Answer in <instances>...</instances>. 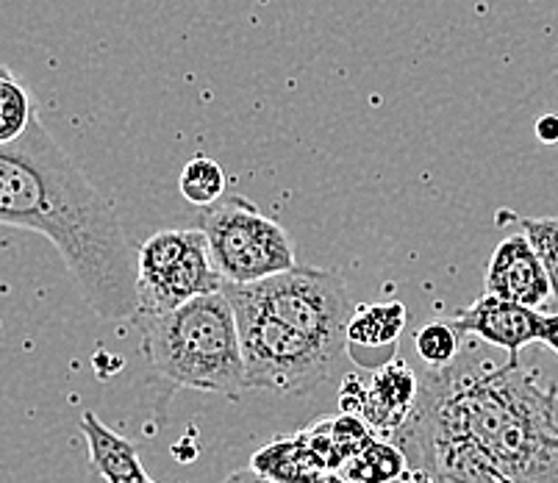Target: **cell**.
I'll use <instances>...</instances> for the list:
<instances>
[{
	"instance_id": "1",
	"label": "cell",
	"mask_w": 558,
	"mask_h": 483,
	"mask_svg": "<svg viewBox=\"0 0 558 483\" xmlns=\"http://www.w3.org/2000/svg\"><path fill=\"white\" fill-rule=\"evenodd\" d=\"M387 439L411 483H558V384L520 359H456L420 373L414 411Z\"/></svg>"
},
{
	"instance_id": "2",
	"label": "cell",
	"mask_w": 558,
	"mask_h": 483,
	"mask_svg": "<svg viewBox=\"0 0 558 483\" xmlns=\"http://www.w3.org/2000/svg\"><path fill=\"white\" fill-rule=\"evenodd\" d=\"M0 226L48 239L100 319L134 317L136 251L114 203L64 154L39 114L20 140L0 145Z\"/></svg>"
},
{
	"instance_id": "3",
	"label": "cell",
	"mask_w": 558,
	"mask_h": 483,
	"mask_svg": "<svg viewBox=\"0 0 558 483\" xmlns=\"http://www.w3.org/2000/svg\"><path fill=\"white\" fill-rule=\"evenodd\" d=\"M150 367L172 386L240 400L245 386L240 323L226 289L197 294L165 314H134Z\"/></svg>"
},
{
	"instance_id": "4",
	"label": "cell",
	"mask_w": 558,
	"mask_h": 483,
	"mask_svg": "<svg viewBox=\"0 0 558 483\" xmlns=\"http://www.w3.org/2000/svg\"><path fill=\"white\" fill-rule=\"evenodd\" d=\"M233 303L258 309L292 325L319 345L348 353V319L353 314L348 283L339 269L292 267L253 283H222Z\"/></svg>"
},
{
	"instance_id": "5",
	"label": "cell",
	"mask_w": 558,
	"mask_h": 483,
	"mask_svg": "<svg viewBox=\"0 0 558 483\" xmlns=\"http://www.w3.org/2000/svg\"><path fill=\"white\" fill-rule=\"evenodd\" d=\"M197 226L206 233L211 258L226 283L264 281L298 267L295 239L247 197L222 195L201 208Z\"/></svg>"
},
{
	"instance_id": "6",
	"label": "cell",
	"mask_w": 558,
	"mask_h": 483,
	"mask_svg": "<svg viewBox=\"0 0 558 483\" xmlns=\"http://www.w3.org/2000/svg\"><path fill=\"white\" fill-rule=\"evenodd\" d=\"M233 312L240 323L247 391L308 395L333 375L342 353L245 303H233Z\"/></svg>"
},
{
	"instance_id": "7",
	"label": "cell",
	"mask_w": 558,
	"mask_h": 483,
	"mask_svg": "<svg viewBox=\"0 0 558 483\" xmlns=\"http://www.w3.org/2000/svg\"><path fill=\"white\" fill-rule=\"evenodd\" d=\"M222 276L211 258L201 228H165L150 233L136 251V312L165 314L197 294L222 289Z\"/></svg>"
},
{
	"instance_id": "8",
	"label": "cell",
	"mask_w": 558,
	"mask_h": 483,
	"mask_svg": "<svg viewBox=\"0 0 558 483\" xmlns=\"http://www.w3.org/2000/svg\"><path fill=\"white\" fill-rule=\"evenodd\" d=\"M420 395V373L409 367L403 355L395 353L380 367L359 375L350 373L339 386V409L356 414L378 436H392L409 420Z\"/></svg>"
},
{
	"instance_id": "9",
	"label": "cell",
	"mask_w": 558,
	"mask_h": 483,
	"mask_svg": "<svg viewBox=\"0 0 558 483\" xmlns=\"http://www.w3.org/2000/svg\"><path fill=\"white\" fill-rule=\"evenodd\" d=\"M453 323L464 337H478L486 345L504 348L509 359H520L522 348L542 342L545 314H539L531 306H522V303H514V300L484 292L475 303L461 309L453 317Z\"/></svg>"
},
{
	"instance_id": "10",
	"label": "cell",
	"mask_w": 558,
	"mask_h": 483,
	"mask_svg": "<svg viewBox=\"0 0 558 483\" xmlns=\"http://www.w3.org/2000/svg\"><path fill=\"white\" fill-rule=\"evenodd\" d=\"M484 292L531 309L545 306L553 294L550 278H547L545 264L536 256L525 231H514L497 242L495 253L486 264Z\"/></svg>"
},
{
	"instance_id": "11",
	"label": "cell",
	"mask_w": 558,
	"mask_h": 483,
	"mask_svg": "<svg viewBox=\"0 0 558 483\" xmlns=\"http://www.w3.org/2000/svg\"><path fill=\"white\" fill-rule=\"evenodd\" d=\"M81 431L89 445V464L106 483H156L142 467L136 447L104 425L98 414L86 411L81 416Z\"/></svg>"
},
{
	"instance_id": "12",
	"label": "cell",
	"mask_w": 558,
	"mask_h": 483,
	"mask_svg": "<svg viewBox=\"0 0 558 483\" xmlns=\"http://www.w3.org/2000/svg\"><path fill=\"white\" fill-rule=\"evenodd\" d=\"M251 467L272 483H319L331 472L326 459L308 442L306 431L264 445L253 456Z\"/></svg>"
},
{
	"instance_id": "13",
	"label": "cell",
	"mask_w": 558,
	"mask_h": 483,
	"mask_svg": "<svg viewBox=\"0 0 558 483\" xmlns=\"http://www.w3.org/2000/svg\"><path fill=\"white\" fill-rule=\"evenodd\" d=\"M405 317H409V312L400 300L353 309L348 319V353L353 355V361L362 364L364 353H375L380 348L398 350Z\"/></svg>"
},
{
	"instance_id": "14",
	"label": "cell",
	"mask_w": 558,
	"mask_h": 483,
	"mask_svg": "<svg viewBox=\"0 0 558 483\" xmlns=\"http://www.w3.org/2000/svg\"><path fill=\"white\" fill-rule=\"evenodd\" d=\"M350 483H392L409 475V459L392 439L375 434L337 470Z\"/></svg>"
},
{
	"instance_id": "15",
	"label": "cell",
	"mask_w": 558,
	"mask_h": 483,
	"mask_svg": "<svg viewBox=\"0 0 558 483\" xmlns=\"http://www.w3.org/2000/svg\"><path fill=\"white\" fill-rule=\"evenodd\" d=\"M37 114V104H34L28 86L12 70L0 64V145L20 140L32 129Z\"/></svg>"
},
{
	"instance_id": "16",
	"label": "cell",
	"mask_w": 558,
	"mask_h": 483,
	"mask_svg": "<svg viewBox=\"0 0 558 483\" xmlns=\"http://www.w3.org/2000/svg\"><path fill=\"white\" fill-rule=\"evenodd\" d=\"M226 170L211 156H192L179 176V192L186 203L206 208L226 195Z\"/></svg>"
},
{
	"instance_id": "17",
	"label": "cell",
	"mask_w": 558,
	"mask_h": 483,
	"mask_svg": "<svg viewBox=\"0 0 558 483\" xmlns=\"http://www.w3.org/2000/svg\"><path fill=\"white\" fill-rule=\"evenodd\" d=\"M464 339L453 319H434L414 334V348L428 367H448L459 359Z\"/></svg>"
},
{
	"instance_id": "18",
	"label": "cell",
	"mask_w": 558,
	"mask_h": 483,
	"mask_svg": "<svg viewBox=\"0 0 558 483\" xmlns=\"http://www.w3.org/2000/svg\"><path fill=\"white\" fill-rule=\"evenodd\" d=\"M520 226L545 264L553 298L558 300V217H522Z\"/></svg>"
},
{
	"instance_id": "19",
	"label": "cell",
	"mask_w": 558,
	"mask_h": 483,
	"mask_svg": "<svg viewBox=\"0 0 558 483\" xmlns=\"http://www.w3.org/2000/svg\"><path fill=\"white\" fill-rule=\"evenodd\" d=\"M536 136H539L545 145H556L558 142V117L556 114L542 117L539 123H536Z\"/></svg>"
},
{
	"instance_id": "20",
	"label": "cell",
	"mask_w": 558,
	"mask_h": 483,
	"mask_svg": "<svg viewBox=\"0 0 558 483\" xmlns=\"http://www.w3.org/2000/svg\"><path fill=\"white\" fill-rule=\"evenodd\" d=\"M542 345L558 353V314H545V330H542Z\"/></svg>"
},
{
	"instance_id": "21",
	"label": "cell",
	"mask_w": 558,
	"mask_h": 483,
	"mask_svg": "<svg viewBox=\"0 0 558 483\" xmlns=\"http://www.w3.org/2000/svg\"><path fill=\"white\" fill-rule=\"evenodd\" d=\"M226 483H272L270 478H264V475H258L256 470H240V472H233L231 478H228Z\"/></svg>"
},
{
	"instance_id": "22",
	"label": "cell",
	"mask_w": 558,
	"mask_h": 483,
	"mask_svg": "<svg viewBox=\"0 0 558 483\" xmlns=\"http://www.w3.org/2000/svg\"><path fill=\"white\" fill-rule=\"evenodd\" d=\"M319 483H350V481H344V478H339L337 472H328V475L323 478V481H319Z\"/></svg>"
},
{
	"instance_id": "23",
	"label": "cell",
	"mask_w": 558,
	"mask_h": 483,
	"mask_svg": "<svg viewBox=\"0 0 558 483\" xmlns=\"http://www.w3.org/2000/svg\"><path fill=\"white\" fill-rule=\"evenodd\" d=\"M500 483H511V481H500Z\"/></svg>"
}]
</instances>
